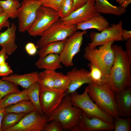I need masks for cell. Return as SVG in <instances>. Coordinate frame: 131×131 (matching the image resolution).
Returning <instances> with one entry per match:
<instances>
[{"label":"cell","mask_w":131,"mask_h":131,"mask_svg":"<svg viewBox=\"0 0 131 131\" xmlns=\"http://www.w3.org/2000/svg\"><path fill=\"white\" fill-rule=\"evenodd\" d=\"M115 59L106 83L114 94L131 87V59L120 46L112 45Z\"/></svg>","instance_id":"6da1fadb"},{"label":"cell","mask_w":131,"mask_h":131,"mask_svg":"<svg viewBox=\"0 0 131 131\" xmlns=\"http://www.w3.org/2000/svg\"><path fill=\"white\" fill-rule=\"evenodd\" d=\"M83 112L73 105L70 94H66L58 106L47 115L48 123L52 120L59 122L64 130L71 131L79 124Z\"/></svg>","instance_id":"7a4b0ae2"},{"label":"cell","mask_w":131,"mask_h":131,"mask_svg":"<svg viewBox=\"0 0 131 131\" xmlns=\"http://www.w3.org/2000/svg\"><path fill=\"white\" fill-rule=\"evenodd\" d=\"M114 42L111 41L100 45L98 48L88 46L84 49L83 57L101 70L104 75L105 83L114 62V53L112 45Z\"/></svg>","instance_id":"3957f363"},{"label":"cell","mask_w":131,"mask_h":131,"mask_svg":"<svg viewBox=\"0 0 131 131\" xmlns=\"http://www.w3.org/2000/svg\"><path fill=\"white\" fill-rule=\"evenodd\" d=\"M87 87L90 97L100 108L114 118L119 116L114 93L107 83L98 85L91 82Z\"/></svg>","instance_id":"277c9868"},{"label":"cell","mask_w":131,"mask_h":131,"mask_svg":"<svg viewBox=\"0 0 131 131\" xmlns=\"http://www.w3.org/2000/svg\"><path fill=\"white\" fill-rule=\"evenodd\" d=\"M70 95L73 105L80 108L88 117H96L113 123L114 118L102 110L90 97L87 87L81 94L75 91Z\"/></svg>","instance_id":"5b68a950"},{"label":"cell","mask_w":131,"mask_h":131,"mask_svg":"<svg viewBox=\"0 0 131 131\" xmlns=\"http://www.w3.org/2000/svg\"><path fill=\"white\" fill-rule=\"evenodd\" d=\"M77 30L76 25L66 23L60 19L43 33L37 42V46L40 49L47 44L65 40Z\"/></svg>","instance_id":"8992f818"},{"label":"cell","mask_w":131,"mask_h":131,"mask_svg":"<svg viewBox=\"0 0 131 131\" xmlns=\"http://www.w3.org/2000/svg\"><path fill=\"white\" fill-rule=\"evenodd\" d=\"M60 19L58 12L49 7L41 6L37 10L34 22L27 32L31 36H41Z\"/></svg>","instance_id":"52a82bcc"},{"label":"cell","mask_w":131,"mask_h":131,"mask_svg":"<svg viewBox=\"0 0 131 131\" xmlns=\"http://www.w3.org/2000/svg\"><path fill=\"white\" fill-rule=\"evenodd\" d=\"M41 6L39 0H23L17 11L19 31H27L34 22L37 10Z\"/></svg>","instance_id":"ba28073f"},{"label":"cell","mask_w":131,"mask_h":131,"mask_svg":"<svg viewBox=\"0 0 131 131\" xmlns=\"http://www.w3.org/2000/svg\"><path fill=\"white\" fill-rule=\"evenodd\" d=\"M123 21L121 20L117 24L111 25L100 33L91 32L89 34L91 42L88 46L94 48L112 41H123Z\"/></svg>","instance_id":"9c48e42d"},{"label":"cell","mask_w":131,"mask_h":131,"mask_svg":"<svg viewBox=\"0 0 131 131\" xmlns=\"http://www.w3.org/2000/svg\"><path fill=\"white\" fill-rule=\"evenodd\" d=\"M86 33V31H77L66 40L63 49L59 55L61 62L65 66L72 67L74 65L73 58L80 51L83 36Z\"/></svg>","instance_id":"30bf717a"},{"label":"cell","mask_w":131,"mask_h":131,"mask_svg":"<svg viewBox=\"0 0 131 131\" xmlns=\"http://www.w3.org/2000/svg\"><path fill=\"white\" fill-rule=\"evenodd\" d=\"M47 116L36 110L28 113L15 125L5 131H43L48 123Z\"/></svg>","instance_id":"8fae6325"},{"label":"cell","mask_w":131,"mask_h":131,"mask_svg":"<svg viewBox=\"0 0 131 131\" xmlns=\"http://www.w3.org/2000/svg\"><path fill=\"white\" fill-rule=\"evenodd\" d=\"M66 93L55 88L40 87V100L44 115H47L60 105Z\"/></svg>","instance_id":"7c38bea8"},{"label":"cell","mask_w":131,"mask_h":131,"mask_svg":"<svg viewBox=\"0 0 131 131\" xmlns=\"http://www.w3.org/2000/svg\"><path fill=\"white\" fill-rule=\"evenodd\" d=\"M95 5V0H89L84 5L74 11L68 17L60 19L66 23L74 25L88 21L101 15L97 11Z\"/></svg>","instance_id":"4fadbf2b"},{"label":"cell","mask_w":131,"mask_h":131,"mask_svg":"<svg viewBox=\"0 0 131 131\" xmlns=\"http://www.w3.org/2000/svg\"><path fill=\"white\" fill-rule=\"evenodd\" d=\"M114 129L113 123L96 117L89 118L83 112L79 124L71 131H111Z\"/></svg>","instance_id":"5bb4252c"},{"label":"cell","mask_w":131,"mask_h":131,"mask_svg":"<svg viewBox=\"0 0 131 131\" xmlns=\"http://www.w3.org/2000/svg\"><path fill=\"white\" fill-rule=\"evenodd\" d=\"M89 71L86 69L76 67L68 72L66 75L70 81V84L66 94H70L76 90L84 84L91 82L89 74Z\"/></svg>","instance_id":"9a60e30c"},{"label":"cell","mask_w":131,"mask_h":131,"mask_svg":"<svg viewBox=\"0 0 131 131\" xmlns=\"http://www.w3.org/2000/svg\"><path fill=\"white\" fill-rule=\"evenodd\" d=\"M119 116L122 118L131 116V88H129L114 94Z\"/></svg>","instance_id":"2e32d148"},{"label":"cell","mask_w":131,"mask_h":131,"mask_svg":"<svg viewBox=\"0 0 131 131\" xmlns=\"http://www.w3.org/2000/svg\"><path fill=\"white\" fill-rule=\"evenodd\" d=\"M16 27L14 23L4 31L0 33V46L5 50L7 54L12 55L17 49L15 43Z\"/></svg>","instance_id":"e0dca14e"},{"label":"cell","mask_w":131,"mask_h":131,"mask_svg":"<svg viewBox=\"0 0 131 131\" xmlns=\"http://www.w3.org/2000/svg\"><path fill=\"white\" fill-rule=\"evenodd\" d=\"M38 74L39 73L36 71L23 74H11L8 76H2L1 79L11 82L23 88L27 89L38 82Z\"/></svg>","instance_id":"ac0fdd59"},{"label":"cell","mask_w":131,"mask_h":131,"mask_svg":"<svg viewBox=\"0 0 131 131\" xmlns=\"http://www.w3.org/2000/svg\"><path fill=\"white\" fill-rule=\"evenodd\" d=\"M61 63L59 55L52 54L39 57L35 65L39 69L55 71L62 68Z\"/></svg>","instance_id":"d6986e66"},{"label":"cell","mask_w":131,"mask_h":131,"mask_svg":"<svg viewBox=\"0 0 131 131\" xmlns=\"http://www.w3.org/2000/svg\"><path fill=\"white\" fill-rule=\"evenodd\" d=\"M109 26V23L107 20L101 15L76 25L77 30L86 31L89 29H96L100 32Z\"/></svg>","instance_id":"ffe728a7"},{"label":"cell","mask_w":131,"mask_h":131,"mask_svg":"<svg viewBox=\"0 0 131 131\" xmlns=\"http://www.w3.org/2000/svg\"><path fill=\"white\" fill-rule=\"evenodd\" d=\"M95 6L98 13L120 16L126 11V9L121 6H116L110 3L107 0H95Z\"/></svg>","instance_id":"44dd1931"},{"label":"cell","mask_w":131,"mask_h":131,"mask_svg":"<svg viewBox=\"0 0 131 131\" xmlns=\"http://www.w3.org/2000/svg\"><path fill=\"white\" fill-rule=\"evenodd\" d=\"M6 112L28 113L36 109L32 102L29 100H24L8 106L5 108Z\"/></svg>","instance_id":"7402d4cb"},{"label":"cell","mask_w":131,"mask_h":131,"mask_svg":"<svg viewBox=\"0 0 131 131\" xmlns=\"http://www.w3.org/2000/svg\"><path fill=\"white\" fill-rule=\"evenodd\" d=\"M65 40L52 42L43 46L37 52L39 57L50 54L60 55L63 49Z\"/></svg>","instance_id":"603a6c76"},{"label":"cell","mask_w":131,"mask_h":131,"mask_svg":"<svg viewBox=\"0 0 131 131\" xmlns=\"http://www.w3.org/2000/svg\"><path fill=\"white\" fill-rule=\"evenodd\" d=\"M24 100H29L27 95L26 89L19 93H12L5 96L0 100V108H5Z\"/></svg>","instance_id":"cb8c5ba5"},{"label":"cell","mask_w":131,"mask_h":131,"mask_svg":"<svg viewBox=\"0 0 131 131\" xmlns=\"http://www.w3.org/2000/svg\"><path fill=\"white\" fill-rule=\"evenodd\" d=\"M28 113H16L6 112L2 120L1 129V131H5L7 129L15 125L21 120Z\"/></svg>","instance_id":"d4e9b609"},{"label":"cell","mask_w":131,"mask_h":131,"mask_svg":"<svg viewBox=\"0 0 131 131\" xmlns=\"http://www.w3.org/2000/svg\"><path fill=\"white\" fill-rule=\"evenodd\" d=\"M40 86L38 82L33 84L27 89V94L29 100L35 107L37 111L40 114L44 115L41 108L40 100Z\"/></svg>","instance_id":"484cf974"},{"label":"cell","mask_w":131,"mask_h":131,"mask_svg":"<svg viewBox=\"0 0 131 131\" xmlns=\"http://www.w3.org/2000/svg\"><path fill=\"white\" fill-rule=\"evenodd\" d=\"M21 5L18 0H0V7L3 12L7 13L11 19L17 16V11Z\"/></svg>","instance_id":"4316f807"},{"label":"cell","mask_w":131,"mask_h":131,"mask_svg":"<svg viewBox=\"0 0 131 131\" xmlns=\"http://www.w3.org/2000/svg\"><path fill=\"white\" fill-rule=\"evenodd\" d=\"M56 71L44 70L38 74V82L41 87L48 89L55 88L54 76Z\"/></svg>","instance_id":"83f0119b"},{"label":"cell","mask_w":131,"mask_h":131,"mask_svg":"<svg viewBox=\"0 0 131 131\" xmlns=\"http://www.w3.org/2000/svg\"><path fill=\"white\" fill-rule=\"evenodd\" d=\"M70 84V80L66 74L56 72L54 78L55 89L66 93L68 90Z\"/></svg>","instance_id":"f1b7e54d"},{"label":"cell","mask_w":131,"mask_h":131,"mask_svg":"<svg viewBox=\"0 0 131 131\" xmlns=\"http://www.w3.org/2000/svg\"><path fill=\"white\" fill-rule=\"evenodd\" d=\"M88 66L90 68L89 76L92 83L98 85L105 83L104 75L98 67L90 63L88 64Z\"/></svg>","instance_id":"f546056e"},{"label":"cell","mask_w":131,"mask_h":131,"mask_svg":"<svg viewBox=\"0 0 131 131\" xmlns=\"http://www.w3.org/2000/svg\"><path fill=\"white\" fill-rule=\"evenodd\" d=\"M21 91L17 85L11 82L0 78V100L8 94Z\"/></svg>","instance_id":"4dcf8cb0"},{"label":"cell","mask_w":131,"mask_h":131,"mask_svg":"<svg viewBox=\"0 0 131 131\" xmlns=\"http://www.w3.org/2000/svg\"><path fill=\"white\" fill-rule=\"evenodd\" d=\"M131 118L119 116L114 118L113 123L115 131H131Z\"/></svg>","instance_id":"1f68e13d"},{"label":"cell","mask_w":131,"mask_h":131,"mask_svg":"<svg viewBox=\"0 0 131 131\" xmlns=\"http://www.w3.org/2000/svg\"><path fill=\"white\" fill-rule=\"evenodd\" d=\"M74 10L73 0H64L58 12L60 19L66 17Z\"/></svg>","instance_id":"d6a6232c"},{"label":"cell","mask_w":131,"mask_h":131,"mask_svg":"<svg viewBox=\"0 0 131 131\" xmlns=\"http://www.w3.org/2000/svg\"><path fill=\"white\" fill-rule=\"evenodd\" d=\"M41 6L49 7L58 12L64 0H39Z\"/></svg>","instance_id":"836d02e7"},{"label":"cell","mask_w":131,"mask_h":131,"mask_svg":"<svg viewBox=\"0 0 131 131\" xmlns=\"http://www.w3.org/2000/svg\"><path fill=\"white\" fill-rule=\"evenodd\" d=\"M64 129L58 122L52 120L48 123L43 131H63Z\"/></svg>","instance_id":"e575fe53"},{"label":"cell","mask_w":131,"mask_h":131,"mask_svg":"<svg viewBox=\"0 0 131 131\" xmlns=\"http://www.w3.org/2000/svg\"><path fill=\"white\" fill-rule=\"evenodd\" d=\"M9 17L5 13L2 12L0 13V31L4 27L7 28L10 27V23L8 21Z\"/></svg>","instance_id":"d590c367"},{"label":"cell","mask_w":131,"mask_h":131,"mask_svg":"<svg viewBox=\"0 0 131 131\" xmlns=\"http://www.w3.org/2000/svg\"><path fill=\"white\" fill-rule=\"evenodd\" d=\"M25 48L26 52L30 56L34 55L37 52L36 47L32 42H29L27 43Z\"/></svg>","instance_id":"8d00e7d4"},{"label":"cell","mask_w":131,"mask_h":131,"mask_svg":"<svg viewBox=\"0 0 131 131\" xmlns=\"http://www.w3.org/2000/svg\"><path fill=\"white\" fill-rule=\"evenodd\" d=\"M13 73L12 70L6 62L0 65V74L8 76L12 74Z\"/></svg>","instance_id":"74e56055"},{"label":"cell","mask_w":131,"mask_h":131,"mask_svg":"<svg viewBox=\"0 0 131 131\" xmlns=\"http://www.w3.org/2000/svg\"><path fill=\"white\" fill-rule=\"evenodd\" d=\"M73 0V6L75 10L84 5L89 0Z\"/></svg>","instance_id":"f35d334b"},{"label":"cell","mask_w":131,"mask_h":131,"mask_svg":"<svg viewBox=\"0 0 131 131\" xmlns=\"http://www.w3.org/2000/svg\"><path fill=\"white\" fill-rule=\"evenodd\" d=\"M8 56L5 49L2 48L0 51V65L6 62V60Z\"/></svg>","instance_id":"ab89813d"},{"label":"cell","mask_w":131,"mask_h":131,"mask_svg":"<svg viewBox=\"0 0 131 131\" xmlns=\"http://www.w3.org/2000/svg\"><path fill=\"white\" fill-rule=\"evenodd\" d=\"M122 36L123 40H124L127 41L129 39L131 38V31L123 29Z\"/></svg>","instance_id":"60d3db41"},{"label":"cell","mask_w":131,"mask_h":131,"mask_svg":"<svg viewBox=\"0 0 131 131\" xmlns=\"http://www.w3.org/2000/svg\"><path fill=\"white\" fill-rule=\"evenodd\" d=\"M126 51L130 58L131 59V38L127 41L125 44Z\"/></svg>","instance_id":"b9f144b4"},{"label":"cell","mask_w":131,"mask_h":131,"mask_svg":"<svg viewBox=\"0 0 131 131\" xmlns=\"http://www.w3.org/2000/svg\"><path fill=\"white\" fill-rule=\"evenodd\" d=\"M6 112L5 108H0V131H1V127L2 120Z\"/></svg>","instance_id":"7bdbcfd3"},{"label":"cell","mask_w":131,"mask_h":131,"mask_svg":"<svg viewBox=\"0 0 131 131\" xmlns=\"http://www.w3.org/2000/svg\"><path fill=\"white\" fill-rule=\"evenodd\" d=\"M131 2V0H126L121 4V6L122 7L126 8Z\"/></svg>","instance_id":"ee69618b"},{"label":"cell","mask_w":131,"mask_h":131,"mask_svg":"<svg viewBox=\"0 0 131 131\" xmlns=\"http://www.w3.org/2000/svg\"><path fill=\"white\" fill-rule=\"evenodd\" d=\"M119 4H121L124 1L126 0H115Z\"/></svg>","instance_id":"f6af8a7d"},{"label":"cell","mask_w":131,"mask_h":131,"mask_svg":"<svg viewBox=\"0 0 131 131\" xmlns=\"http://www.w3.org/2000/svg\"><path fill=\"white\" fill-rule=\"evenodd\" d=\"M6 76V75L5 74H0V76Z\"/></svg>","instance_id":"bcb514c9"},{"label":"cell","mask_w":131,"mask_h":131,"mask_svg":"<svg viewBox=\"0 0 131 131\" xmlns=\"http://www.w3.org/2000/svg\"><path fill=\"white\" fill-rule=\"evenodd\" d=\"M3 12L1 8L0 7V13Z\"/></svg>","instance_id":"7dc6e473"}]
</instances>
